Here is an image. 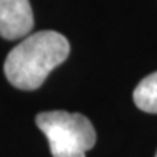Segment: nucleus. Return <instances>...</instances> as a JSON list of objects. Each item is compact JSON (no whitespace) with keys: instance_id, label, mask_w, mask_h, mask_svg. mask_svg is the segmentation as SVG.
Returning <instances> with one entry per match:
<instances>
[{"instance_id":"f257e3e1","label":"nucleus","mask_w":157,"mask_h":157,"mask_svg":"<svg viewBox=\"0 0 157 157\" xmlns=\"http://www.w3.org/2000/svg\"><path fill=\"white\" fill-rule=\"evenodd\" d=\"M70 52L64 35L56 31H39L29 35L7 54L5 76L21 90H35L58 67Z\"/></svg>"},{"instance_id":"f03ea898","label":"nucleus","mask_w":157,"mask_h":157,"mask_svg":"<svg viewBox=\"0 0 157 157\" xmlns=\"http://www.w3.org/2000/svg\"><path fill=\"white\" fill-rule=\"evenodd\" d=\"M35 122L50 143L52 157H86L96 143V131L82 113L48 111L36 115Z\"/></svg>"},{"instance_id":"7ed1b4c3","label":"nucleus","mask_w":157,"mask_h":157,"mask_svg":"<svg viewBox=\"0 0 157 157\" xmlns=\"http://www.w3.org/2000/svg\"><path fill=\"white\" fill-rule=\"evenodd\" d=\"M34 15L29 0H0V36L23 38L32 31Z\"/></svg>"},{"instance_id":"20e7f679","label":"nucleus","mask_w":157,"mask_h":157,"mask_svg":"<svg viewBox=\"0 0 157 157\" xmlns=\"http://www.w3.org/2000/svg\"><path fill=\"white\" fill-rule=\"evenodd\" d=\"M134 102L137 108L148 113H157V71L141 80L134 90Z\"/></svg>"},{"instance_id":"39448f33","label":"nucleus","mask_w":157,"mask_h":157,"mask_svg":"<svg viewBox=\"0 0 157 157\" xmlns=\"http://www.w3.org/2000/svg\"><path fill=\"white\" fill-rule=\"evenodd\" d=\"M156 157H157V153H156Z\"/></svg>"}]
</instances>
